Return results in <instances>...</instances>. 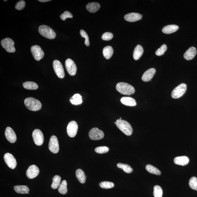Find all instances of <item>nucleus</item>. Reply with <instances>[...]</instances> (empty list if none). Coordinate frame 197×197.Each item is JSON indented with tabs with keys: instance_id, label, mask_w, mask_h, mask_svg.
<instances>
[{
	"instance_id": "obj_1",
	"label": "nucleus",
	"mask_w": 197,
	"mask_h": 197,
	"mask_svg": "<svg viewBox=\"0 0 197 197\" xmlns=\"http://www.w3.org/2000/svg\"><path fill=\"white\" fill-rule=\"evenodd\" d=\"M116 89L120 94L127 95L134 94L135 92V89L132 85L124 82H120L117 84Z\"/></svg>"
},
{
	"instance_id": "obj_2",
	"label": "nucleus",
	"mask_w": 197,
	"mask_h": 197,
	"mask_svg": "<svg viewBox=\"0 0 197 197\" xmlns=\"http://www.w3.org/2000/svg\"><path fill=\"white\" fill-rule=\"evenodd\" d=\"M25 105L29 110L36 111L41 109L42 104L39 100L32 98H27L25 100Z\"/></svg>"
},
{
	"instance_id": "obj_3",
	"label": "nucleus",
	"mask_w": 197,
	"mask_h": 197,
	"mask_svg": "<svg viewBox=\"0 0 197 197\" xmlns=\"http://www.w3.org/2000/svg\"><path fill=\"white\" fill-rule=\"evenodd\" d=\"M117 126L125 135L130 136L133 133V128L130 124L125 120L118 119L116 120Z\"/></svg>"
},
{
	"instance_id": "obj_4",
	"label": "nucleus",
	"mask_w": 197,
	"mask_h": 197,
	"mask_svg": "<svg viewBox=\"0 0 197 197\" xmlns=\"http://www.w3.org/2000/svg\"><path fill=\"white\" fill-rule=\"evenodd\" d=\"M40 33L44 37L49 39H54L55 38V32L47 26L43 25L40 26L38 28Z\"/></svg>"
},
{
	"instance_id": "obj_5",
	"label": "nucleus",
	"mask_w": 197,
	"mask_h": 197,
	"mask_svg": "<svg viewBox=\"0 0 197 197\" xmlns=\"http://www.w3.org/2000/svg\"><path fill=\"white\" fill-rule=\"evenodd\" d=\"M187 89V85L185 84H181L173 89L171 92V96L173 98H179L185 94Z\"/></svg>"
},
{
	"instance_id": "obj_6",
	"label": "nucleus",
	"mask_w": 197,
	"mask_h": 197,
	"mask_svg": "<svg viewBox=\"0 0 197 197\" xmlns=\"http://www.w3.org/2000/svg\"><path fill=\"white\" fill-rule=\"evenodd\" d=\"M2 46L4 48L7 52L14 53L15 52L16 49L14 47V42L13 40L10 38H7L2 40Z\"/></svg>"
},
{
	"instance_id": "obj_7",
	"label": "nucleus",
	"mask_w": 197,
	"mask_h": 197,
	"mask_svg": "<svg viewBox=\"0 0 197 197\" xmlns=\"http://www.w3.org/2000/svg\"><path fill=\"white\" fill-rule=\"evenodd\" d=\"M53 67L55 72L58 78H64V71L61 62L58 60H54L53 63Z\"/></svg>"
},
{
	"instance_id": "obj_8",
	"label": "nucleus",
	"mask_w": 197,
	"mask_h": 197,
	"mask_svg": "<svg viewBox=\"0 0 197 197\" xmlns=\"http://www.w3.org/2000/svg\"><path fill=\"white\" fill-rule=\"evenodd\" d=\"M89 136L91 140H98L104 138V133L98 128L94 127L91 129L89 133Z\"/></svg>"
},
{
	"instance_id": "obj_9",
	"label": "nucleus",
	"mask_w": 197,
	"mask_h": 197,
	"mask_svg": "<svg viewBox=\"0 0 197 197\" xmlns=\"http://www.w3.org/2000/svg\"><path fill=\"white\" fill-rule=\"evenodd\" d=\"M31 51L34 59L37 61H40L44 56V53L39 46H33L31 47Z\"/></svg>"
},
{
	"instance_id": "obj_10",
	"label": "nucleus",
	"mask_w": 197,
	"mask_h": 197,
	"mask_svg": "<svg viewBox=\"0 0 197 197\" xmlns=\"http://www.w3.org/2000/svg\"><path fill=\"white\" fill-rule=\"evenodd\" d=\"M32 136L35 143L36 145L41 146L44 141V136L42 131L38 129L34 130Z\"/></svg>"
},
{
	"instance_id": "obj_11",
	"label": "nucleus",
	"mask_w": 197,
	"mask_h": 197,
	"mask_svg": "<svg viewBox=\"0 0 197 197\" xmlns=\"http://www.w3.org/2000/svg\"><path fill=\"white\" fill-rule=\"evenodd\" d=\"M78 126L77 122L72 121L69 122L67 127V135L70 137L73 138L75 136L77 133Z\"/></svg>"
},
{
	"instance_id": "obj_12",
	"label": "nucleus",
	"mask_w": 197,
	"mask_h": 197,
	"mask_svg": "<svg viewBox=\"0 0 197 197\" xmlns=\"http://www.w3.org/2000/svg\"><path fill=\"white\" fill-rule=\"evenodd\" d=\"M65 65L67 72L70 75L74 76L76 74L77 67L72 59L68 58L66 60Z\"/></svg>"
},
{
	"instance_id": "obj_13",
	"label": "nucleus",
	"mask_w": 197,
	"mask_h": 197,
	"mask_svg": "<svg viewBox=\"0 0 197 197\" xmlns=\"http://www.w3.org/2000/svg\"><path fill=\"white\" fill-rule=\"evenodd\" d=\"M49 150L54 153H57L59 150V143L57 137L53 136L51 137L49 144Z\"/></svg>"
},
{
	"instance_id": "obj_14",
	"label": "nucleus",
	"mask_w": 197,
	"mask_h": 197,
	"mask_svg": "<svg viewBox=\"0 0 197 197\" xmlns=\"http://www.w3.org/2000/svg\"><path fill=\"white\" fill-rule=\"evenodd\" d=\"M5 161L7 166L10 168H15L17 165L16 160L14 156L10 153H6L4 156Z\"/></svg>"
},
{
	"instance_id": "obj_15",
	"label": "nucleus",
	"mask_w": 197,
	"mask_h": 197,
	"mask_svg": "<svg viewBox=\"0 0 197 197\" xmlns=\"http://www.w3.org/2000/svg\"><path fill=\"white\" fill-rule=\"evenodd\" d=\"M40 170L37 166L33 165L29 167L26 171V176L29 178L33 179L38 176Z\"/></svg>"
},
{
	"instance_id": "obj_16",
	"label": "nucleus",
	"mask_w": 197,
	"mask_h": 197,
	"mask_svg": "<svg viewBox=\"0 0 197 197\" xmlns=\"http://www.w3.org/2000/svg\"><path fill=\"white\" fill-rule=\"evenodd\" d=\"M5 135L7 140L11 143L16 141V136L15 133L10 127H7L5 129Z\"/></svg>"
},
{
	"instance_id": "obj_17",
	"label": "nucleus",
	"mask_w": 197,
	"mask_h": 197,
	"mask_svg": "<svg viewBox=\"0 0 197 197\" xmlns=\"http://www.w3.org/2000/svg\"><path fill=\"white\" fill-rule=\"evenodd\" d=\"M142 18L141 14L138 13L132 12L124 16L126 21L129 22H134L139 21Z\"/></svg>"
},
{
	"instance_id": "obj_18",
	"label": "nucleus",
	"mask_w": 197,
	"mask_h": 197,
	"mask_svg": "<svg viewBox=\"0 0 197 197\" xmlns=\"http://www.w3.org/2000/svg\"><path fill=\"white\" fill-rule=\"evenodd\" d=\"M197 54L196 49L194 47H191L186 51L184 54V57L187 60H190L193 59Z\"/></svg>"
},
{
	"instance_id": "obj_19",
	"label": "nucleus",
	"mask_w": 197,
	"mask_h": 197,
	"mask_svg": "<svg viewBox=\"0 0 197 197\" xmlns=\"http://www.w3.org/2000/svg\"><path fill=\"white\" fill-rule=\"evenodd\" d=\"M156 72V69L154 68L148 69L144 73L142 77V80L145 82L150 81L154 76Z\"/></svg>"
},
{
	"instance_id": "obj_20",
	"label": "nucleus",
	"mask_w": 197,
	"mask_h": 197,
	"mask_svg": "<svg viewBox=\"0 0 197 197\" xmlns=\"http://www.w3.org/2000/svg\"><path fill=\"white\" fill-rule=\"evenodd\" d=\"M189 159L186 156L177 157L174 159V162L177 165L181 166L187 165L189 163Z\"/></svg>"
},
{
	"instance_id": "obj_21",
	"label": "nucleus",
	"mask_w": 197,
	"mask_h": 197,
	"mask_svg": "<svg viewBox=\"0 0 197 197\" xmlns=\"http://www.w3.org/2000/svg\"><path fill=\"white\" fill-rule=\"evenodd\" d=\"M143 53V49L141 45H138L134 49L133 57L136 60H137L141 57Z\"/></svg>"
},
{
	"instance_id": "obj_22",
	"label": "nucleus",
	"mask_w": 197,
	"mask_h": 197,
	"mask_svg": "<svg viewBox=\"0 0 197 197\" xmlns=\"http://www.w3.org/2000/svg\"><path fill=\"white\" fill-rule=\"evenodd\" d=\"M120 102L123 105L130 106H135L137 105L136 100L134 98L130 97H122L120 99Z\"/></svg>"
},
{
	"instance_id": "obj_23",
	"label": "nucleus",
	"mask_w": 197,
	"mask_h": 197,
	"mask_svg": "<svg viewBox=\"0 0 197 197\" xmlns=\"http://www.w3.org/2000/svg\"><path fill=\"white\" fill-rule=\"evenodd\" d=\"M178 29L179 27L177 25H168L162 28V32L165 34H170L176 32Z\"/></svg>"
},
{
	"instance_id": "obj_24",
	"label": "nucleus",
	"mask_w": 197,
	"mask_h": 197,
	"mask_svg": "<svg viewBox=\"0 0 197 197\" xmlns=\"http://www.w3.org/2000/svg\"><path fill=\"white\" fill-rule=\"evenodd\" d=\"M100 7L99 3L92 2L86 5V9L88 12L91 13H95L99 10Z\"/></svg>"
},
{
	"instance_id": "obj_25",
	"label": "nucleus",
	"mask_w": 197,
	"mask_h": 197,
	"mask_svg": "<svg viewBox=\"0 0 197 197\" xmlns=\"http://www.w3.org/2000/svg\"><path fill=\"white\" fill-rule=\"evenodd\" d=\"M14 190L19 194H29V189L26 185H16L14 187Z\"/></svg>"
},
{
	"instance_id": "obj_26",
	"label": "nucleus",
	"mask_w": 197,
	"mask_h": 197,
	"mask_svg": "<svg viewBox=\"0 0 197 197\" xmlns=\"http://www.w3.org/2000/svg\"><path fill=\"white\" fill-rule=\"evenodd\" d=\"M113 53H114V51H113L112 47L109 46L104 47L103 49V56L106 59H110L112 56Z\"/></svg>"
},
{
	"instance_id": "obj_27",
	"label": "nucleus",
	"mask_w": 197,
	"mask_h": 197,
	"mask_svg": "<svg viewBox=\"0 0 197 197\" xmlns=\"http://www.w3.org/2000/svg\"><path fill=\"white\" fill-rule=\"evenodd\" d=\"M76 175L77 178H78L80 183L82 184L85 183L86 181V176L85 173L81 169L77 170Z\"/></svg>"
},
{
	"instance_id": "obj_28",
	"label": "nucleus",
	"mask_w": 197,
	"mask_h": 197,
	"mask_svg": "<svg viewBox=\"0 0 197 197\" xmlns=\"http://www.w3.org/2000/svg\"><path fill=\"white\" fill-rule=\"evenodd\" d=\"M71 103L73 105H80L83 102L82 97L79 94H74L70 99Z\"/></svg>"
},
{
	"instance_id": "obj_29",
	"label": "nucleus",
	"mask_w": 197,
	"mask_h": 197,
	"mask_svg": "<svg viewBox=\"0 0 197 197\" xmlns=\"http://www.w3.org/2000/svg\"><path fill=\"white\" fill-rule=\"evenodd\" d=\"M23 86L25 88L29 90H36L38 88L37 84L32 81H26L23 83Z\"/></svg>"
},
{
	"instance_id": "obj_30",
	"label": "nucleus",
	"mask_w": 197,
	"mask_h": 197,
	"mask_svg": "<svg viewBox=\"0 0 197 197\" xmlns=\"http://www.w3.org/2000/svg\"><path fill=\"white\" fill-rule=\"evenodd\" d=\"M146 169L149 172L152 174L157 175L161 174V172L158 168L150 164H148L146 166Z\"/></svg>"
},
{
	"instance_id": "obj_31",
	"label": "nucleus",
	"mask_w": 197,
	"mask_h": 197,
	"mask_svg": "<svg viewBox=\"0 0 197 197\" xmlns=\"http://www.w3.org/2000/svg\"><path fill=\"white\" fill-rule=\"evenodd\" d=\"M61 178L58 175H56L54 176L53 178V181L51 187L54 189H57L60 185Z\"/></svg>"
},
{
	"instance_id": "obj_32",
	"label": "nucleus",
	"mask_w": 197,
	"mask_h": 197,
	"mask_svg": "<svg viewBox=\"0 0 197 197\" xmlns=\"http://www.w3.org/2000/svg\"><path fill=\"white\" fill-rule=\"evenodd\" d=\"M117 166L119 168L123 169V171L126 173H131L133 171L132 168L127 164L119 163L117 164Z\"/></svg>"
},
{
	"instance_id": "obj_33",
	"label": "nucleus",
	"mask_w": 197,
	"mask_h": 197,
	"mask_svg": "<svg viewBox=\"0 0 197 197\" xmlns=\"http://www.w3.org/2000/svg\"><path fill=\"white\" fill-rule=\"evenodd\" d=\"M59 192L61 194L65 195L67 192V182L65 180H63L58 190Z\"/></svg>"
},
{
	"instance_id": "obj_34",
	"label": "nucleus",
	"mask_w": 197,
	"mask_h": 197,
	"mask_svg": "<svg viewBox=\"0 0 197 197\" xmlns=\"http://www.w3.org/2000/svg\"><path fill=\"white\" fill-rule=\"evenodd\" d=\"M163 191L162 188L160 186L155 185L154 187L153 195L154 197H162Z\"/></svg>"
},
{
	"instance_id": "obj_35",
	"label": "nucleus",
	"mask_w": 197,
	"mask_h": 197,
	"mask_svg": "<svg viewBox=\"0 0 197 197\" xmlns=\"http://www.w3.org/2000/svg\"><path fill=\"white\" fill-rule=\"evenodd\" d=\"M189 185L191 189L197 191V178L196 177H192L190 179Z\"/></svg>"
},
{
	"instance_id": "obj_36",
	"label": "nucleus",
	"mask_w": 197,
	"mask_h": 197,
	"mask_svg": "<svg viewBox=\"0 0 197 197\" xmlns=\"http://www.w3.org/2000/svg\"><path fill=\"white\" fill-rule=\"evenodd\" d=\"M99 186L100 187L104 189H109L114 187V184L112 182L109 181H103L100 182Z\"/></svg>"
},
{
	"instance_id": "obj_37",
	"label": "nucleus",
	"mask_w": 197,
	"mask_h": 197,
	"mask_svg": "<svg viewBox=\"0 0 197 197\" xmlns=\"http://www.w3.org/2000/svg\"><path fill=\"white\" fill-rule=\"evenodd\" d=\"M95 150L97 153H99V154H104V153L108 152L109 150V149L107 147L103 146V147H96L95 149Z\"/></svg>"
},
{
	"instance_id": "obj_38",
	"label": "nucleus",
	"mask_w": 197,
	"mask_h": 197,
	"mask_svg": "<svg viewBox=\"0 0 197 197\" xmlns=\"http://www.w3.org/2000/svg\"><path fill=\"white\" fill-rule=\"evenodd\" d=\"M167 47L165 44L162 45L160 48L157 50L156 52V55L161 56L164 54L165 51L167 50Z\"/></svg>"
},
{
	"instance_id": "obj_39",
	"label": "nucleus",
	"mask_w": 197,
	"mask_h": 197,
	"mask_svg": "<svg viewBox=\"0 0 197 197\" xmlns=\"http://www.w3.org/2000/svg\"><path fill=\"white\" fill-rule=\"evenodd\" d=\"M80 34L82 37L85 38V43L87 46L88 47L89 45V38L87 33L83 30L80 31Z\"/></svg>"
},
{
	"instance_id": "obj_40",
	"label": "nucleus",
	"mask_w": 197,
	"mask_h": 197,
	"mask_svg": "<svg viewBox=\"0 0 197 197\" xmlns=\"http://www.w3.org/2000/svg\"><path fill=\"white\" fill-rule=\"evenodd\" d=\"M25 5L26 3L25 1H20L16 4L15 8L16 10H21L25 8Z\"/></svg>"
},
{
	"instance_id": "obj_41",
	"label": "nucleus",
	"mask_w": 197,
	"mask_h": 197,
	"mask_svg": "<svg viewBox=\"0 0 197 197\" xmlns=\"http://www.w3.org/2000/svg\"><path fill=\"white\" fill-rule=\"evenodd\" d=\"M113 38V35L110 32H106L102 36V39L105 41H109Z\"/></svg>"
},
{
	"instance_id": "obj_42",
	"label": "nucleus",
	"mask_w": 197,
	"mask_h": 197,
	"mask_svg": "<svg viewBox=\"0 0 197 197\" xmlns=\"http://www.w3.org/2000/svg\"><path fill=\"white\" fill-rule=\"evenodd\" d=\"M73 16L70 12L65 11L60 16V18L62 20L64 21L67 18H72Z\"/></svg>"
},
{
	"instance_id": "obj_43",
	"label": "nucleus",
	"mask_w": 197,
	"mask_h": 197,
	"mask_svg": "<svg viewBox=\"0 0 197 197\" xmlns=\"http://www.w3.org/2000/svg\"><path fill=\"white\" fill-rule=\"evenodd\" d=\"M41 2H46L50 1V0H39L38 1Z\"/></svg>"
},
{
	"instance_id": "obj_44",
	"label": "nucleus",
	"mask_w": 197,
	"mask_h": 197,
	"mask_svg": "<svg viewBox=\"0 0 197 197\" xmlns=\"http://www.w3.org/2000/svg\"><path fill=\"white\" fill-rule=\"evenodd\" d=\"M120 119H122V118H120Z\"/></svg>"
},
{
	"instance_id": "obj_45",
	"label": "nucleus",
	"mask_w": 197,
	"mask_h": 197,
	"mask_svg": "<svg viewBox=\"0 0 197 197\" xmlns=\"http://www.w3.org/2000/svg\"><path fill=\"white\" fill-rule=\"evenodd\" d=\"M4 1L6 2V1H7V0H6V1Z\"/></svg>"
}]
</instances>
